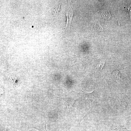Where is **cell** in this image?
Wrapping results in <instances>:
<instances>
[{"label": "cell", "instance_id": "8", "mask_svg": "<svg viewBox=\"0 0 131 131\" xmlns=\"http://www.w3.org/2000/svg\"><path fill=\"white\" fill-rule=\"evenodd\" d=\"M6 131H10L9 126H8H8L6 128Z\"/></svg>", "mask_w": 131, "mask_h": 131}, {"label": "cell", "instance_id": "6", "mask_svg": "<svg viewBox=\"0 0 131 131\" xmlns=\"http://www.w3.org/2000/svg\"><path fill=\"white\" fill-rule=\"evenodd\" d=\"M105 61L104 60H102L100 61L99 65V66L101 68V69H102L103 66L105 64Z\"/></svg>", "mask_w": 131, "mask_h": 131}, {"label": "cell", "instance_id": "1", "mask_svg": "<svg viewBox=\"0 0 131 131\" xmlns=\"http://www.w3.org/2000/svg\"><path fill=\"white\" fill-rule=\"evenodd\" d=\"M130 119H128L122 124V125L118 126L113 130L119 129L126 130L129 131H131V122Z\"/></svg>", "mask_w": 131, "mask_h": 131}, {"label": "cell", "instance_id": "4", "mask_svg": "<svg viewBox=\"0 0 131 131\" xmlns=\"http://www.w3.org/2000/svg\"><path fill=\"white\" fill-rule=\"evenodd\" d=\"M95 28L98 30L101 31H103V29L100 25L99 24H96L95 25Z\"/></svg>", "mask_w": 131, "mask_h": 131}, {"label": "cell", "instance_id": "5", "mask_svg": "<svg viewBox=\"0 0 131 131\" xmlns=\"http://www.w3.org/2000/svg\"><path fill=\"white\" fill-rule=\"evenodd\" d=\"M114 74H115L116 76L118 78H119L120 77V74L119 71L117 70H116L114 71Z\"/></svg>", "mask_w": 131, "mask_h": 131}, {"label": "cell", "instance_id": "3", "mask_svg": "<svg viewBox=\"0 0 131 131\" xmlns=\"http://www.w3.org/2000/svg\"><path fill=\"white\" fill-rule=\"evenodd\" d=\"M101 14L102 17L106 19H108L111 17L110 12L108 10H103L101 12Z\"/></svg>", "mask_w": 131, "mask_h": 131}, {"label": "cell", "instance_id": "7", "mask_svg": "<svg viewBox=\"0 0 131 131\" xmlns=\"http://www.w3.org/2000/svg\"><path fill=\"white\" fill-rule=\"evenodd\" d=\"M126 9L129 14L130 18L131 17V5L129 6Z\"/></svg>", "mask_w": 131, "mask_h": 131}, {"label": "cell", "instance_id": "2", "mask_svg": "<svg viewBox=\"0 0 131 131\" xmlns=\"http://www.w3.org/2000/svg\"><path fill=\"white\" fill-rule=\"evenodd\" d=\"M59 98L63 99L65 101L67 105L69 113L70 114V108L75 102L74 100L69 98Z\"/></svg>", "mask_w": 131, "mask_h": 131}]
</instances>
